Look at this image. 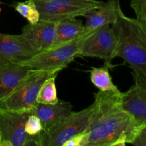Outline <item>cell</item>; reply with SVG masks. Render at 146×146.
Returning a JSON list of instances; mask_svg holds the SVG:
<instances>
[{
  "label": "cell",
  "instance_id": "1",
  "mask_svg": "<svg viewBox=\"0 0 146 146\" xmlns=\"http://www.w3.org/2000/svg\"><path fill=\"white\" fill-rule=\"evenodd\" d=\"M122 93L101 91L94 94L96 108L84 133L81 146H125L141 126L121 106Z\"/></svg>",
  "mask_w": 146,
  "mask_h": 146
},
{
  "label": "cell",
  "instance_id": "2",
  "mask_svg": "<svg viewBox=\"0 0 146 146\" xmlns=\"http://www.w3.org/2000/svg\"><path fill=\"white\" fill-rule=\"evenodd\" d=\"M118 17L112 25L117 40L115 57H120L133 72L146 77V24L125 16L118 7Z\"/></svg>",
  "mask_w": 146,
  "mask_h": 146
},
{
  "label": "cell",
  "instance_id": "3",
  "mask_svg": "<svg viewBox=\"0 0 146 146\" xmlns=\"http://www.w3.org/2000/svg\"><path fill=\"white\" fill-rule=\"evenodd\" d=\"M61 71L60 68H31L14 91L0 101V107L14 111H30L38 103L37 97L44 81L51 76H56Z\"/></svg>",
  "mask_w": 146,
  "mask_h": 146
},
{
  "label": "cell",
  "instance_id": "4",
  "mask_svg": "<svg viewBox=\"0 0 146 146\" xmlns=\"http://www.w3.org/2000/svg\"><path fill=\"white\" fill-rule=\"evenodd\" d=\"M96 108L95 102L79 112H72L46 131L40 133L41 146H64L75 135L84 133L88 128Z\"/></svg>",
  "mask_w": 146,
  "mask_h": 146
},
{
  "label": "cell",
  "instance_id": "5",
  "mask_svg": "<svg viewBox=\"0 0 146 146\" xmlns=\"http://www.w3.org/2000/svg\"><path fill=\"white\" fill-rule=\"evenodd\" d=\"M116 46V36L112 27L111 25L103 26L84 34L80 41L77 57H97L104 60V64L112 68Z\"/></svg>",
  "mask_w": 146,
  "mask_h": 146
},
{
  "label": "cell",
  "instance_id": "6",
  "mask_svg": "<svg viewBox=\"0 0 146 146\" xmlns=\"http://www.w3.org/2000/svg\"><path fill=\"white\" fill-rule=\"evenodd\" d=\"M98 0H44L35 3L40 20L57 21L84 15L93 9L103 5Z\"/></svg>",
  "mask_w": 146,
  "mask_h": 146
},
{
  "label": "cell",
  "instance_id": "7",
  "mask_svg": "<svg viewBox=\"0 0 146 146\" xmlns=\"http://www.w3.org/2000/svg\"><path fill=\"white\" fill-rule=\"evenodd\" d=\"M82 37L83 36H81L68 44L41 51L29 59L19 64L27 66L31 69L60 68L62 70L77 57L78 46Z\"/></svg>",
  "mask_w": 146,
  "mask_h": 146
},
{
  "label": "cell",
  "instance_id": "8",
  "mask_svg": "<svg viewBox=\"0 0 146 146\" xmlns=\"http://www.w3.org/2000/svg\"><path fill=\"white\" fill-rule=\"evenodd\" d=\"M28 111H14L0 107V146H24L28 138L25 123Z\"/></svg>",
  "mask_w": 146,
  "mask_h": 146
},
{
  "label": "cell",
  "instance_id": "9",
  "mask_svg": "<svg viewBox=\"0 0 146 146\" xmlns=\"http://www.w3.org/2000/svg\"><path fill=\"white\" fill-rule=\"evenodd\" d=\"M134 85L121 94V106L140 126L146 125V77L133 72Z\"/></svg>",
  "mask_w": 146,
  "mask_h": 146
},
{
  "label": "cell",
  "instance_id": "10",
  "mask_svg": "<svg viewBox=\"0 0 146 146\" xmlns=\"http://www.w3.org/2000/svg\"><path fill=\"white\" fill-rule=\"evenodd\" d=\"M39 52L20 35L0 33V63H21Z\"/></svg>",
  "mask_w": 146,
  "mask_h": 146
},
{
  "label": "cell",
  "instance_id": "11",
  "mask_svg": "<svg viewBox=\"0 0 146 146\" xmlns=\"http://www.w3.org/2000/svg\"><path fill=\"white\" fill-rule=\"evenodd\" d=\"M56 22L39 20L24 26L19 34L33 47L41 51L51 48L55 38Z\"/></svg>",
  "mask_w": 146,
  "mask_h": 146
},
{
  "label": "cell",
  "instance_id": "12",
  "mask_svg": "<svg viewBox=\"0 0 146 146\" xmlns=\"http://www.w3.org/2000/svg\"><path fill=\"white\" fill-rule=\"evenodd\" d=\"M72 110L73 106L69 102L58 99L54 104L37 103L32 109L29 111V113L38 117L44 131H46L68 116L73 112Z\"/></svg>",
  "mask_w": 146,
  "mask_h": 146
},
{
  "label": "cell",
  "instance_id": "13",
  "mask_svg": "<svg viewBox=\"0 0 146 146\" xmlns=\"http://www.w3.org/2000/svg\"><path fill=\"white\" fill-rule=\"evenodd\" d=\"M119 0H108L97 9L89 10L83 15L86 19L85 32L89 33L105 25H113L118 17Z\"/></svg>",
  "mask_w": 146,
  "mask_h": 146
},
{
  "label": "cell",
  "instance_id": "14",
  "mask_svg": "<svg viewBox=\"0 0 146 146\" xmlns=\"http://www.w3.org/2000/svg\"><path fill=\"white\" fill-rule=\"evenodd\" d=\"M29 69L19 63H0V101L14 91Z\"/></svg>",
  "mask_w": 146,
  "mask_h": 146
},
{
  "label": "cell",
  "instance_id": "15",
  "mask_svg": "<svg viewBox=\"0 0 146 146\" xmlns=\"http://www.w3.org/2000/svg\"><path fill=\"white\" fill-rule=\"evenodd\" d=\"M84 32L85 25L76 19L70 18L57 21L55 27V38L51 48L71 42L84 35Z\"/></svg>",
  "mask_w": 146,
  "mask_h": 146
},
{
  "label": "cell",
  "instance_id": "16",
  "mask_svg": "<svg viewBox=\"0 0 146 146\" xmlns=\"http://www.w3.org/2000/svg\"><path fill=\"white\" fill-rule=\"evenodd\" d=\"M108 69L109 68L106 64L100 68H92L91 71V82L101 91L120 92L118 87L113 83Z\"/></svg>",
  "mask_w": 146,
  "mask_h": 146
},
{
  "label": "cell",
  "instance_id": "17",
  "mask_svg": "<svg viewBox=\"0 0 146 146\" xmlns=\"http://www.w3.org/2000/svg\"><path fill=\"white\" fill-rule=\"evenodd\" d=\"M56 76L47 78L38 92L37 102L45 104H54L58 102L57 91L56 87Z\"/></svg>",
  "mask_w": 146,
  "mask_h": 146
},
{
  "label": "cell",
  "instance_id": "18",
  "mask_svg": "<svg viewBox=\"0 0 146 146\" xmlns=\"http://www.w3.org/2000/svg\"><path fill=\"white\" fill-rule=\"evenodd\" d=\"M15 10L22 17L27 19L30 24H36L40 20V14L35 3L31 0L17 2Z\"/></svg>",
  "mask_w": 146,
  "mask_h": 146
},
{
  "label": "cell",
  "instance_id": "19",
  "mask_svg": "<svg viewBox=\"0 0 146 146\" xmlns=\"http://www.w3.org/2000/svg\"><path fill=\"white\" fill-rule=\"evenodd\" d=\"M44 131L41 121L34 115H29L25 123V131L27 135H34Z\"/></svg>",
  "mask_w": 146,
  "mask_h": 146
},
{
  "label": "cell",
  "instance_id": "20",
  "mask_svg": "<svg viewBox=\"0 0 146 146\" xmlns=\"http://www.w3.org/2000/svg\"><path fill=\"white\" fill-rule=\"evenodd\" d=\"M130 4L135 11L137 19L146 24V0H131Z\"/></svg>",
  "mask_w": 146,
  "mask_h": 146
},
{
  "label": "cell",
  "instance_id": "21",
  "mask_svg": "<svg viewBox=\"0 0 146 146\" xmlns=\"http://www.w3.org/2000/svg\"><path fill=\"white\" fill-rule=\"evenodd\" d=\"M131 144L137 146H146V125L141 127Z\"/></svg>",
  "mask_w": 146,
  "mask_h": 146
},
{
  "label": "cell",
  "instance_id": "22",
  "mask_svg": "<svg viewBox=\"0 0 146 146\" xmlns=\"http://www.w3.org/2000/svg\"><path fill=\"white\" fill-rule=\"evenodd\" d=\"M40 133L34 135H28V138L24 146H41V138Z\"/></svg>",
  "mask_w": 146,
  "mask_h": 146
},
{
  "label": "cell",
  "instance_id": "23",
  "mask_svg": "<svg viewBox=\"0 0 146 146\" xmlns=\"http://www.w3.org/2000/svg\"><path fill=\"white\" fill-rule=\"evenodd\" d=\"M84 133L78 134V135L70 138L64 143V146H81V143H82L83 138H84Z\"/></svg>",
  "mask_w": 146,
  "mask_h": 146
},
{
  "label": "cell",
  "instance_id": "24",
  "mask_svg": "<svg viewBox=\"0 0 146 146\" xmlns=\"http://www.w3.org/2000/svg\"><path fill=\"white\" fill-rule=\"evenodd\" d=\"M34 2H37V1H44V0H31Z\"/></svg>",
  "mask_w": 146,
  "mask_h": 146
},
{
  "label": "cell",
  "instance_id": "25",
  "mask_svg": "<svg viewBox=\"0 0 146 146\" xmlns=\"http://www.w3.org/2000/svg\"><path fill=\"white\" fill-rule=\"evenodd\" d=\"M0 143H1V139H0Z\"/></svg>",
  "mask_w": 146,
  "mask_h": 146
},
{
  "label": "cell",
  "instance_id": "26",
  "mask_svg": "<svg viewBox=\"0 0 146 146\" xmlns=\"http://www.w3.org/2000/svg\"><path fill=\"white\" fill-rule=\"evenodd\" d=\"M0 11H1V9H0Z\"/></svg>",
  "mask_w": 146,
  "mask_h": 146
}]
</instances>
